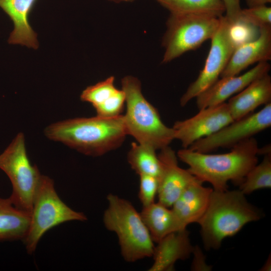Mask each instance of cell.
I'll list each match as a JSON object with an SVG mask.
<instances>
[{
    "instance_id": "9c48e42d",
    "label": "cell",
    "mask_w": 271,
    "mask_h": 271,
    "mask_svg": "<svg viewBox=\"0 0 271 271\" xmlns=\"http://www.w3.org/2000/svg\"><path fill=\"white\" fill-rule=\"evenodd\" d=\"M229 26L226 17L221 16L219 26L210 40V48L204 66L196 79L190 84L180 98L182 106L212 85L228 64L235 50L230 38Z\"/></svg>"
},
{
    "instance_id": "4dcf8cb0",
    "label": "cell",
    "mask_w": 271,
    "mask_h": 271,
    "mask_svg": "<svg viewBox=\"0 0 271 271\" xmlns=\"http://www.w3.org/2000/svg\"><path fill=\"white\" fill-rule=\"evenodd\" d=\"M108 1L115 2V3H120V2L122 1V0H108Z\"/></svg>"
},
{
    "instance_id": "484cf974",
    "label": "cell",
    "mask_w": 271,
    "mask_h": 271,
    "mask_svg": "<svg viewBox=\"0 0 271 271\" xmlns=\"http://www.w3.org/2000/svg\"><path fill=\"white\" fill-rule=\"evenodd\" d=\"M238 18L258 29L271 26V8L264 5L241 9Z\"/></svg>"
},
{
    "instance_id": "9a60e30c",
    "label": "cell",
    "mask_w": 271,
    "mask_h": 271,
    "mask_svg": "<svg viewBox=\"0 0 271 271\" xmlns=\"http://www.w3.org/2000/svg\"><path fill=\"white\" fill-rule=\"evenodd\" d=\"M198 179L188 185L172 206L183 228L198 223L209 205L212 188L205 187Z\"/></svg>"
},
{
    "instance_id": "d6986e66",
    "label": "cell",
    "mask_w": 271,
    "mask_h": 271,
    "mask_svg": "<svg viewBox=\"0 0 271 271\" xmlns=\"http://www.w3.org/2000/svg\"><path fill=\"white\" fill-rule=\"evenodd\" d=\"M154 242L158 243L167 235L185 229L173 210L158 201L143 207L140 213Z\"/></svg>"
},
{
    "instance_id": "ffe728a7",
    "label": "cell",
    "mask_w": 271,
    "mask_h": 271,
    "mask_svg": "<svg viewBox=\"0 0 271 271\" xmlns=\"http://www.w3.org/2000/svg\"><path fill=\"white\" fill-rule=\"evenodd\" d=\"M30 214L16 207L9 198H0V242L23 240L29 229Z\"/></svg>"
},
{
    "instance_id": "8fae6325",
    "label": "cell",
    "mask_w": 271,
    "mask_h": 271,
    "mask_svg": "<svg viewBox=\"0 0 271 271\" xmlns=\"http://www.w3.org/2000/svg\"><path fill=\"white\" fill-rule=\"evenodd\" d=\"M233 120L227 103L207 107L189 118L176 121L172 127L174 139L181 142L184 149L188 148L196 141L216 132Z\"/></svg>"
},
{
    "instance_id": "7402d4cb",
    "label": "cell",
    "mask_w": 271,
    "mask_h": 271,
    "mask_svg": "<svg viewBox=\"0 0 271 271\" xmlns=\"http://www.w3.org/2000/svg\"><path fill=\"white\" fill-rule=\"evenodd\" d=\"M156 151L151 148L132 142L127 153V162L139 175H148L158 178L160 163Z\"/></svg>"
},
{
    "instance_id": "3957f363",
    "label": "cell",
    "mask_w": 271,
    "mask_h": 271,
    "mask_svg": "<svg viewBox=\"0 0 271 271\" xmlns=\"http://www.w3.org/2000/svg\"><path fill=\"white\" fill-rule=\"evenodd\" d=\"M262 216L261 211L250 204L239 189H213L207 210L198 222L204 247L218 249L225 238L235 235L246 224Z\"/></svg>"
},
{
    "instance_id": "2e32d148",
    "label": "cell",
    "mask_w": 271,
    "mask_h": 271,
    "mask_svg": "<svg viewBox=\"0 0 271 271\" xmlns=\"http://www.w3.org/2000/svg\"><path fill=\"white\" fill-rule=\"evenodd\" d=\"M189 235L185 229L172 232L159 241L155 246L154 262L149 270H173L177 261L188 258L195 250Z\"/></svg>"
},
{
    "instance_id": "7a4b0ae2",
    "label": "cell",
    "mask_w": 271,
    "mask_h": 271,
    "mask_svg": "<svg viewBox=\"0 0 271 271\" xmlns=\"http://www.w3.org/2000/svg\"><path fill=\"white\" fill-rule=\"evenodd\" d=\"M44 132L51 140L94 157L118 148L127 135L122 114L66 119L50 124Z\"/></svg>"
},
{
    "instance_id": "603a6c76",
    "label": "cell",
    "mask_w": 271,
    "mask_h": 271,
    "mask_svg": "<svg viewBox=\"0 0 271 271\" xmlns=\"http://www.w3.org/2000/svg\"><path fill=\"white\" fill-rule=\"evenodd\" d=\"M239 186V190L244 195L250 194L259 189L270 188V154L265 155L262 162L250 170Z\"/></svg>"
},
{
    "instance_id": "ba28073f",
    "label": "cell",
    "mask_w": 271,
    "mask_h": 271,
    "mask_svg": "<svg viewBox=\"0 0 271 271\" xmlns=\"http://www.w3.org/2000/svg\"><path fill=\"white\" fill-rule=\"evenodd\" d=\"M220 17L170 14L162 40L165 52L162 62H169L211 40L219 26Z\"/></svg>"
},
{
    "instance_id": "4fadbf2b",
    "label": "cell",
    "mask_w": 271,
    "mask_h": 271,
    "mask_svg": "<svg viewBox=\"0 0 271 271\" xmlns=\"http://www.w3.org/2000/svg\"><path fill=\"white\" fill-rule=\"evenodd\" d=\"M270 65L260 62L243 74L221 77L205 91L198 95L196 105L199 110L222 103L238 93L257 78L268 73Z\"/></svg>"
},
{
    "instance_id": "ac0fdd59",
    "label": "cell",
    "mask_w": 271,
    "mask_h": 271,
    "mask_svg": "<svg viewBox=\"0 0 271 271\" xmlns=\"http://www.w3.org/2000/svg\"><path fill=\"white\" fill-rule=\"evenodd\" d=\"M37 0H0V7L14 24L8 42L37 49V34L29 22V15Z\"/></svg>"
},
{
    "instance_id": "83f0119b",
    "label": "cell",
    "mask_w": 271,
    "mask_h": 271,
    "mask_svg": "<svg viewBox=\"0 0 271 271\" xmlns=\"http://www.w3.org/2000/svg\"><path fill=\"white\" fill-rule=\"evenodd\" d=\"M138 197L143 207L154 203L158 195V182L157 177L148 175H141Z\"/></svg>"
},
{
    "instance_id": "e0dca14e",
    "label": "cell",
    "mask_w": 271,
    "mask_h": 271,
    "mask_svg": "<svg viewBox=\"0 0 271 271\" xmlns=\"http://www.w3.org/2000/svg\"><path fill=\"white\" fill-rule=\"evenodd\" d=\"M271 101V77L265 74L251 82L227 103L234 120L251 113L262 105Z\"/></svg>"
},
{
    "instance_id": "f546056e",
    "label": "cell",
    "mask_w": 271,
    "mask_h": 271,
    "mask_svg": "<svg viewBox=\"0 0 271 271\" xmlns=\"http://www.w3.org/2000/svg\"><path fill=\"white\" fill-rule=\"evenodd\" d=\"M248 8L266 5L270 3L271 0H245Z\"/></svg>"
},
{
    "instance_id": "7c38bea8",
    "label": "cell",
    "mask_w": 271,
    "mask_h": 271,
    "mask_svg": "<svg viewBox=\"0 0 271 271\" xmlns=\"http://www.w3.org/2000/svg\"><path fill=\"white\" fill-rule=\"evenodd\" d=\"M160 151L158 155L160 163L158 202L171 207L183 190L198 178L179 166L177 154L169 146Z\"/></svg>"
},
{
    "instance_id": "f1b7e54d",
    "label": "cell",
    "mask_w": 271,
    "mask_h": 271,
    "mask_svg": "<svg viewBox=\"0 0 271 271\" xmlns=\"http://www.w3.org/2000/svg\"><path fill=\"white\" fill-rule=\"evenodd\" d=\"M225 9V16L229 23L238 19L241 10L240 0H221Z\"/></svg>"
},
{
    "instance_id": "52a82bcc",
    "label": "cell",
    "mask_w": 271,
    "mask_h": 271,
    "mask_svg": "<svg viewBox=\"0 0 271 271\" xmlns=\"http://www.w3.org/2000/svg\"><path fill=\"white\" fill-rule=\"evenodd\" d=\"M0 169L12 183V192L9 197L11 202L17 208L31 213L42 175L29 159L22 132L0 154Z\"/></svg>"
},
{
    "instance_id": "4316f807",
    "label": "cell",
    "mask_w": 271,
    "mask_h": 271,
    "mask_svg": "<svg viewBox=\"0 0 271 271\" xmlns=\"http://www.w3.org/2000/svg\"><path fill=\"white\" fill-rule=\"evenodd\" d=\"M125 103V93L122 89H118L108 100L94 109L97 115L102 117H113L121 114Z\"/></svg>"
},
{
    "instance_id": "cb8c5ba5",
    "label": "cell",
    "mask_w": 271,
    "mask_h": 271,
    "mask_svg": "<svg viewBox=\"0 0 271 271\" xmlns=\"http://www.w3.org/2000/svg\"><path fill=\"white\" fill-rule=\"evenodd\" d=\"M114 77L110 76L87 87L80 95L81 100L90 103L95 108L108 100L118 90L114 85Z\"/></svg>"
},
{
    "instance_id": "44dd1931",
    "label": "cell",
    "mask_w": 271,
    "mask_h": 271,
    "mask_svg": "<svg viewBox=\"0 0 271 271\" xmlns=\"http://www.w3.org/2000/svg\"><path fill=\"white\" fill-rule=\"evenodd\" d=\"M133 0H123L131 2ZM172 15H203L220 17L225 12L221 0H155Z\"/></svg>"
},
{
    "instance_id": "5bb4252c",
    "label": "cell",
    "mask_w": 271,
    "mask_h": 271,
    "mask_svg": "<svg viewBox=\"0 0 271 271\" xmlns=\"http://www.w3.org/2000/svg\"><path fill=\"white\" fill-rule=\"evenodd\" d=\"M255 40L236 48L220 77L238 75L249 66L271 59V26L259 29Z\"/></svg>"
},
{
    "instance_id": "6da1fadb",
    "label": "cell",
    "mask_w": 271,
    "mask_h": 271,
    "mask_svg": "<svg viewBox=\"0 0 271 271\" xmlns=\"http://www.w3.org/2000/svg\"><path fill=\"white\" fill-rule=\"evenodd\" d=\"M258 149L257 140L251 137L234 145L226 153L210 154L183 148L177 155L189 166L191 174L203 183L211 184L213 190L222 191L228 190V181L237 185L242 183L257 164Z\"/></svg>"
},
{
    "instance_id": "5b68a950",
    "label": "cell",
    "mask_w": 271,
    "mask_h": 271,
    "mask_svg": "<svg viewBox=\"0 0 271 271\" xmlns=\"http://www.w3.org/2000/svg\"><path fill=\"white\" fill-rule=\"evenodd\" d=\"M107 199L103 222L107 230L117 235L123 258L132 262L152 257L154 241L140 213L129 201L116 195L109 194Z\"/></svg>"
},
{
    "instance_id": "277c9868",
    "label": "cell",
    "mask_w": 271,
    "mask_h": 271,
    "mask_svg": "<svg viewBox=\"0 0 271 271\" xmlns=\"http://www.w3.org/2000/svg\"><path fill=\"white\" fill-rule=\"evenodd\" d=\"M121 86L125 94L123 115L127 134L155 150L169 146L175 140L173 129L163 122L158 111L145 98L139 80L126 76L122 79Z\"/></svg>"
},
{
    "instance_id": "30bf717a",
    "label": "cell",
    "mask_w": 271,
    "mask_h": 271,
    "mask_svg": "<svg viewBox=\"0 0 271 271\" xmlns=\"http://www.w3.org/2000/svg\"><path fill=\"white\" fill-rule=\"evenodd\" d=\"M270 126L271 103H269L259 111L233 120L216 132L196 141L188 149L209 153L219 148H231Z\"/></svg>"
},
{
    "instance_id": "8992f818",
    "label": "cell",
    "mask_w": 271,
    "mask_h": 271,
    "mask_svg": "<svg viewBox=\"0 0 271 271\" xmlns=\"http://www.w3.org/2000/svg\"><path fill=\"white\" fill-rule=\"evenodd\" d=\"M87 219L83 213L64 203L57 193L54 181L42 175L33 200L29 229L23 239L27 252H35L41 237L52 228L66 222Z\"/></svg>"
},
{
    "instance_id": "d4e9b609",
    "label": "cell",
    "mask_w": 271,
    "mask_h": 271,
    "mask_svg": "<svg viewBox=\"0 0 271 271\" xmlns=\"http://www.w3.org/2000/svg\"><path fill=\"white\" fill-rule=\"evenodd\" d=\"M229 33L235 49L239 46L255 40L258 37L259 33L258 28L240 18L233 23H229Z\"/></svg>"
}]
</instances>
